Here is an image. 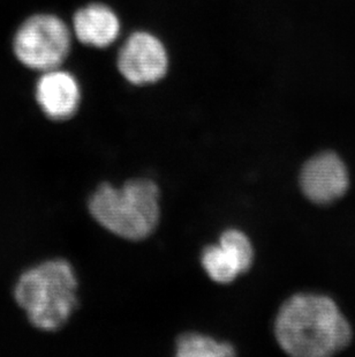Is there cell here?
Segmentation results:
<instances>
[{"instance_id":"obj_5","label":"cell","mask_w":355,"mask_h":357,"mask_svg":"<svg viewBox=\"0 0 355 357\" xmlns=\"http://www.w3.org/2000/svg\"><path fill=\"white\" fill-rule=\"evenodd\" d=\"M118 70L129 84L147 86L161 81L168 70V54L156 35L136 31L119 50Z\"/></svg>"},{"instance_id":"obj_9","label":"cell","mask_w":355,"mask_h":357,"mask_svg":"<svg viewBox=\"0 0 355 357\" xmlns=\"http://www.w3.org/2000/svg\"><path fill=\"white\" fill-rule=\"evenodd\" d=\"M121 24L117 13L104 3H90L77 10L73 17V33L88 47H110L119 38Z\"/></svg>"},{"instance_id":"obj_2","label":"cell","mask_w":355,"mask_h":357,"mask_svg":"<svg viewBox=\"0 0 355 357\" xmlns=\"http://www.w3.org/2000/svg\"><path fill=\"white\" fill-rule=\"evenodd\" d=\"M77 273L63 258L44 260L22 271L14 282V303L40 332H57L79 305Z\"/></svg>"},{"instance_id":"obj_3","label":"cell","mask_w":355,"mask_h":357,"mask_svg":"<svg viewBox=\"0 0 355 357\" xmlns=\"http://www.w3.org/2000/svg\"><path fill=\"white\" fill-rule=\"evenodd\" d=\"M88 208L95 221L110 233L141 241L157 228L159 190L150 179H132L120 189L103 183L89 199Z\"/></svg>"},{"instance_id":"obj_4","label":"cell","mask_w":355,"mask_h":357,"mask_svg":"<svg viewBox=\"0 0 355 357\" xmlns=\"http://www.w3.org/2000/svg\"><path fill=\"white\" fill-rule=\"evenodd\" d=\"M72 33L64 21L51 14H36L21 24L14 38V52L28 68L45 72L58 68L71 50Z\"/></svg>"},{"instance_id":"obj_6","label":"cell","mask_w":355,"mask_h":357,"mask_svg":"<svg viewBox=\"0 0 355 357\" xmlns=\"http://www.w3.org/2000/svg\"><path fill=\"white\" fill-rule=\"evenodd\" d=\"M299 184L309 202L316 205H330L347 192L349 170L338 154L319 153L302 167Z\"/></svg>"},{"instance_id":"obj_7","label":"cell","mask_w":355,"mask_h":357,"mask_svg":"<svg viewBox=\"0 0 355 357\" xmlns=\"http://www.w3.org/2000/svg\"><path fill=\"white\" fill-rule=\"evenodd\" d=\"M254 250L251 241L238 229L225 230L219 243L208 245L202 252L201 263L214 282L231 283L251 268Z\"/></svg>"},{"instance_id":"obj_10","label":"cell","mask_w":355,"mask_h":357,"mask_svg":"<svg viewBox=\"0 0 355 357\" xmlns=\"http://www.w3.org/2000/svg\"><path fill=\"white\" fill-rule=\"evenodd\" d=\"M235 354V347L231 344L198 333L181 335L175 347V355L180 357H224Z\"/></svg>"},{"instance_id":"obj_1","label":"cell","mask_w":355,"mask_h":357,"mask_svg":"<svg viewBox=\"0 0 355 357\" xmlns=\"http://www.w3.org/2000/svg\"><path fill=\"white\" fill-rule=\"evenodd\" d=\"M275 335L286 354L329 357L349 347L352 327L335 301L325 295L290 297L275 320Z\"/></svg>"},{"instance_id":"obj_8","label":"cell","mask_w":355,"mask_h":357,"mask_svg":"<svg viewBox=\"0 0 355 357\" xmlns=\"http://www.w3.org/2000/svg\"><path fill=\"white\" fill-rule=\"evenodd\" d=\"M35 98L45 117L51 121H68L80 107V84L72 73L59 68L42 72L35 88Z\"/></svg>"}]
</instances>
